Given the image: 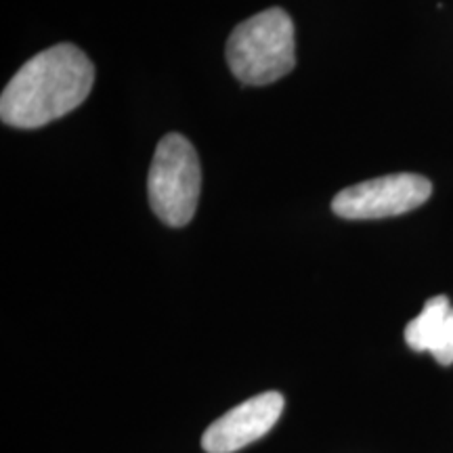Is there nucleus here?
<instances>
[{"label": "nucleus", "instance_id": "f257e3e1", "mask_svg": "<svg viewBox=\"0 0 453 453\" xmlns=\"http://www.w3.org/2000/svg\"><path fill=\"white\" fill-rule=\"evenodd\" d=\"M95 82L90 59L73 44L34 55L11 78L0 97V118L13 128H41L76 110Z\"/></svg>", "mask_w": 453, "mask_h": 453}, {"label": "nucleus", "instance_id": "f03ea898", "mask_svg": "<svg viewBox=\"0 0 453 453\" xmlns=\"http://www.w3.org/2000/svg\"><path fill=\"white\" fill-rule=\"evenodd\" d=\"M226 64L237 81L265 87L296 67V34L283 9L260 11L242 21L226 41Z\"/></svg>", "mask_w": 453, "mask_h": 453}, {"label": "nucleus", "instance_id": "7ed1b4c3", "mask_svg": "<svg viewBox=\"0 0 453 453\" xmlns=\"http://www.w3.org/2000/svg\"><path fill=\"white\" fill-rule=\"evenodd\" d=\"M202 189V168L196 147L183 134L170 133L156 147L147 194L162 223L185 226L194 219Z\"/></svg>", "mask_w": 453, "mask_h": 453}, {"label": "nucleus", "instance_id": "20e7f679", "mask_svg": "<svg viewBox=\"0 0 453 453\" xmlns=\"http://www.w3.org/2000/svg\"><path fill=\"white\" fill-rule=\"evenodd\" d=\"M433 185L426 177L411 173L387 174L347 187L334 197V214L350 220L388 219L411 212L428 202Z\"/></svg>", "mask_w": 453, "mask_h": 453}, {"label": "nucleus", "instance_id": "39448f33", "mask_svg": "<svg viewBox=\"0 0 453 453\" xmlns=\"http://www.w3.org/2000/svg\"><path fill=\"white\" fill-rule=\"evenodd\" d=\"M283 411V396L275 390L257 395L223 413L206 428L202 447L208 453H234L269 433Z\"/></svg>", "mask_w": 453, "mask_h": 453}, {"label": "nucleus", "instance_id": "423d86ee", "mask_svg": "<svg viewBox=\"0 0 453 453\" xmlns=\"http://www.w3.org/2000/svg\"><path fill=\"white\" fill-rule=\"evenodd\" d=\"M407 347L430 353L441 365L453 364V307L447 296L426 300L422 313L405 327Z\"/></svg>", "mask_w": 453, "mask_h": 453}]
</instances>
